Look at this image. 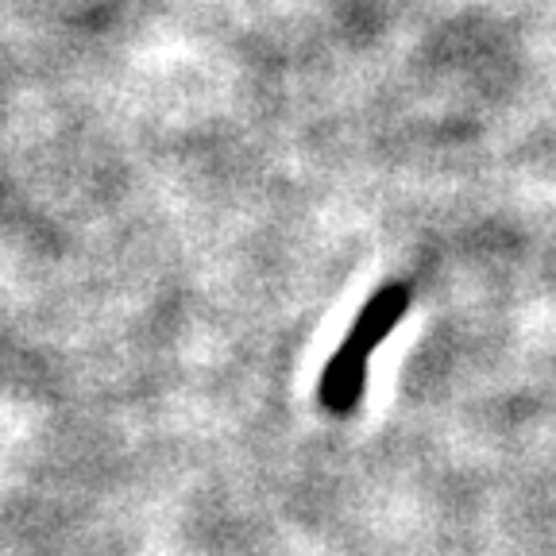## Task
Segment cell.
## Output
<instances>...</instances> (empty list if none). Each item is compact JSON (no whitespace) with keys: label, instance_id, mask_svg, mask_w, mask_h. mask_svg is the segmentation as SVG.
<instances>
[{"label":"cell","instance_id":"obj_1","mask_svg":"<svg viewBox=\"0 0 556 556\" xmlns=\"http://www.w3.org/2000/svg\"><path fill=\"white\" fill-rule=\"evenodd\" d=\"M406 309H409L406 282H382L364 302L359 317L348 329L344 344L332 352L321 371L317 394H321V406L329 414L344 417L356 409V402L364 399V387H367V359L379 352L382 340L391 337V329L406 317Z\"/></svg>","mask_w":556,"mask_h":556}]
</instances>
